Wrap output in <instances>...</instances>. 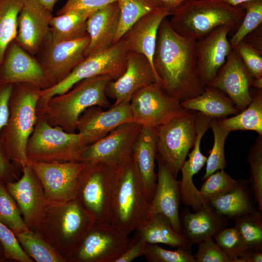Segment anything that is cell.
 <instances>
[{
	"label": "cell",
	"instance_id": "cell-1",
	"mask_svg": "<svg viewBox=\"0 0 262 262\" xmlns=\"http://www.w3.org/2000/svg\"><path fill=\"white\" fill-rule=\"evenodd\" d=\"M196 41L176 33L167 17L159 26L153 66L161 87L180 102L204 90L197 67Z\"/></svg>",
	"mask_w": 262,
	"mask_h": 262
},
{
	"label": "cell",
	"instance_id": "cell-2",
	"mask_svg": "<svg viewBox=\"0 0 262 262\" xmlns=\"http://www.w3.org/2000/svg\"><path fill=\"white\" fill-rule=\"evenodd\" d=\"M112 79L107 75L82 80L70 90L38 101L37 116H42L52 126H60L68 132L75 133L79 118L88 108L111 106L105 93L107 83Z\"/></svg>",
	"mask_w": 262,
	"mask_h": 262
},
{
	"label": "cell",
	"instance_id": "cell-3",
	"mask_svg": "<svg viewBox=\"0 0 262 262\" xmlns=\"http://www.w3.org/2000/svg\"><path fill=\"white\" fill-rule=\"evenodd\" d=\"M41 90L28 83L13 84L8 120L0 135L6 156L21 170L28 163L26 146L37 120Z\"/></svg>",
	"mask_w": 262,
	"mask_h": 262
},
{
	"label": "cell",
	"instance_id": "cell-4",
	"mask_svg": "<svg viewBox=\"0 0 262 262\" xmlns=\"http://www.w3.org/2000/svg\"><path fill=\"white\" fill-rule=\"evenodd\" d=\"M93 223L74 199L49 204L36 232L67 262Z\"/></svg>",
	"mask_w": 262,
	"mask_h": 262
},
{
	"label": "cell",
	"instance_id": "cell-5",
	"mask_svg": "<svg viewBox=\"0 0 262 262\" xmlns=\"http://www.w3.org/2000/svg\"><path fill=\"white\" fill-rule=\"evenodd\" d=\"M245 13L242 8L221 0H187L174 11L169 22L178 34L197 40L221 26L238 28Z\"/></svg>",
	"mask_w": 262,
	"mask_h": 262
},
{
	"label": "cell",
	"instance_id": "cell-6",
	"mask_svg": "<svg viewBox=\"0 0 262 262\" xmlns=\"http://www.w3.org/2000/svg\"><path fill=\"white\" fill-rule=\"evenodd\" d=\"M150 203L131 153L116 169L110 224L129 235L147 218Z\"/></svg>",
	"mask_w": 262,
	"mask_h": 262
},
{
	"label": "cell",
	"instance_id": "cell-7",
	"mask_svg": "<svg viewBox=\"0 0 262 262\" xmlns=\"http://www.w3.org/2000/svg\"><path fill=\"white\" fill-rule=\"evenodd\" d=\"M37 116L26 146L28 160L44 163L77 161L81 150L89 145L85 137L52 126L44 117Z\"/></svg>",
	"mask_w": 262,
	"mask_h": 262
},
{
	"label": "cell",
	"instance_id": "cell-8",
	"mask_svg": "<svg viewBox=\"0 0 262 262\" xmlns=\"http://www.w3.org/2000/svg\"><path fill=\"white\" fill-rule=\"evenodd\" d=\"M116 169L104 163L87 162L80 174L75 199L95 223H110Z\"/></svg>",
	"mask_w": 262,
	"mask_h": 262
},
{
	"label": "cell",
	"instance_id": "cell-9",
	"mask_svg": "<svg viewBox=\"0 0 262 262\" xmlns=\"http://www.w3.org/2000/svg\"><path fill=\"white\" fill-rule=\"evenodd\" d=\"M128 51L124 41L120 39L108 49L85 58L61 82L41 90L40 100L46 101L53 96L65 93L78 82L85 79L107 75L112 81L118 79L126 70Z\"/></svg>",
	"mask_w": 262,
	"mask_h": 262
},
{
	"label": "cell",
	"instance_id": "cell-10",
	"mask_svg": "<svg viewBox=\"0 0 262 262\" xmlns=\"http://www.w3.org/2000/svg\"><path fill=\"white\" fill-rule=\"evenodd\" d=\"M196 112L185 110L155 128L157 154L176 178L193 147L196 136Z\"/></svg>",
	"mask_w": 262,
	"mask_h": 262
},
{
	"label": "cell",
	"instance_id": "cell-11",
	"mask_svg": "<svg viewBox=\"0 0 262 262\" xmlns=\"http://www.w3.org/2000/svg\"><path fill=\"white\" fill-rule=\"evenodd\" d=\"M132 241L110 223L94 222L67 262H115Z\"/></svg>",
	"mask_w": 262,
	"mask_h": 262
},
{
	"label": "cell",
	"instance_id": "cell-12",
	"mask_svg": "<svg viewBox=\"0 0 262 262\" xmlns=\"http://www.w3.org/2000/svg\"><path fill=\"white\" fill-rule=\"evenodd\" d=\"M130 104L133 122L153 128L167 123L185 110L179 99L156 82L136 91Z\"/></svg>",
	"mask_w": 262,
	"mask_h": 262
},
{
	"label": "cell",
	"instance_id": "cell-13",
	"mask_svg": "<svg viewBox=\"0 0 262 262\" xmlns=\"http://www.w3.org/2000/svg\"><path fill=\"white\" fill-rule=\"evenodd\" d=\"M43 186L49 204L64 202L76 198L83 162L44 163L28 160Z\"/></svg>",
	"mask_w": 262,
	"mask_h": 262
},
{
	"label": "cell",
	"instance_id": "cell-14",
	"mask_svg": "<svg viewBox=\"0 0 262 262\" xmlns=\"http://www.w3.org/2000/svg\"><path fill=\"white\" fill-rule=\"evenodd\" d=\"M89 42L87 34L72 40L53 43L48 34L35 56L52 86L65 79L84 60Z\"/></svg>",
	"mask_w": 262,
	"mask_h": 262
},
{
	"label": "cell",
	"instance_id": "cell-15",
	"mask_svg": "<svg viewBox=\"0 0 262 262\" xmlns=\"http://www.w3.org/2000/svg\"><path fill=\"white\" fill-rule=\"evenodd\" d=\"M141 125L134 122L122 124L107 135L84 147L78 162H99L117 168L131 153Z\"/></svg>",
	"mask_w": 262,
	"mask_h": 262
},
{
	"label": "cell",
	"instance_id": "cell-16",
	"mask_svg": "<svg viewBox=\"0 0 262 262\" xmlns=\"http://www.w3.org/2000/svg\"><path fill=\"white\" fill-rule=\"evenodd\" d=\"M6 187L18 206L28 229L36 231L49 205L42 184L28 164L17 180L5 183Z\"/></svg>",
	"mask_w": 262,
	"mask_h": 262
},
{
	"label": "cell",
	"instance_id": "cell-17",
	"mask_svg": "<svg viewBox=\"0 0 262 262\" xmlns=\"http://www.w3.org/2000/svg\"><path fill=\"white\" fill-rule=\"evenodd\" d=\"M17 83L32 84L41 90L52 86L36 57L14 40L7 48L0 66V84Z\"/></svg>",
	"mask_w": 262,
	"mask_h": 262
},
{
	"label": "cell",
	"instance_id": "cell-18",
	"mask_svg": "<svg viewBox=\"0 0 262 262\" xmlns=\"http://www.w3.org/2000/svg\"><path fill=\"white\" fill-rule=\"evenodd\" d=\"M154 82L161 85L149 60L142 54L129 51L125 72L118 79L107 83L105 93L107 98L115 100L113 105H116L130 102L136 91Z\"/></svg>",
	"mask_w": 262,
	"mask_h": 262
},
{
	"label": "cell",
	"instance_id": "cell-19",
	"mask_svg": "<svg viewBox=\"0 0 262 262\" xmlns=\"http://www.w3.org/2000/svg\"><path fill=\"white\" fill-rule=\"evenodd\" d=\"M53 16L39 0H25L17 17L15 41L35 56L49 33Z\"/></svg>",
	"mask_w": 262,
	"mask_h": 262
},
{
	"label": "cell",
	"instance_id": "cell-20",
	"mask_svg": "<svg viewBox=\"0 0 262 262\" xmlns=\"http://www.w3.org/2000/svg\"><path fill=\"white\" fill-rule=\"evenodd\" d=\"M252 80L236 49H233L215 78L207 86L225 93L240 112L251 101L250 90Z\"/></svg>",
	"mask_w": 262,
	"mask_h": 262
},
{
	"label": "cell",
	"instance_id": "cell-21",
	"mask_svg": "<svg viewBox=\"0 0 262 262\" xmlns=\"http://www.w3.org/2000/svg\"><path fill=\"white\" fill-rule=\"evenodd\" d=\"M133 122L130 102L113 105L107 111L96 106L88 108L78 119L76 131L83 135L88 145L102 138L118 126Z\"/></svg>",
	"mask_w": 262,
	"mask_h": 262
},
{
	"label": "cell",
	"instance_id": "cell-22",
	"mask_svg": "<svg viewBox=\"0 0 262 262\" xmlns=\"http://www.w3.org/2000/svg\"><path fill=\"white\" fill-rule=\"evenodd\" d=\"M231 31L229 27L221 26L196 41L197 67L204 86L215 78L232 49L227 38Z\"/></svg>",
	"mask_w": 262,
	"mask_h": 262
},
{
	"label": "cell",
	"instance_id": "cell-23",
	"mask_svg": "<svg viewBox=\"0 0 262 262\" xmlns=\"http://www.w3.org/2000/svg\"><path fill=\"white\" fill-rule=\"evenodd\" d=\"M156 160V187L150 203L148 216L156 213L164 215L169 219L174 230L182 234L179 215L181 200L179 180L158 154Z\"/></svg>",
	"mask_w": 262,
	"mask_h": 262
},
{
	"label": "cell",
	"instance_id": "cell-24",
	"mask_svg": "<svg viewBox=\"0 0 262 262\" xmlns=\"http://www.w3.org/2000/svg\"><path fill=\"white\" fill-rule=\"evenodd\" d=\"M131 155L145 195L151 202L156 189L157 135L155 128L141 126L134 142Z\"/></svg>",
	"mask_w": 262,
	"mask_h": 262
},
{
	"label": "cell",
	"instance_id": "cell-25",
	"mask_svg": "<svg viewBox=\"0 0 262 262\" xmlns=\"http://www.w3.org/2000/svg\"><path fill=\"white\" fill-rule=\"evenodd\" d=\"M120 9L117 1L94 12L87 21L89 44L85 58L100 53L114 44L120 19Z\"/></svg>",
	"mask_w": 262,
	"mask_h": 262
},
{
	"label": "cell",
	"instance_id": "cell-26",
	"mask_svg": "<svg viewBox=\"0 0 262 262\" xmlns=\"http://www.w3.org/2000/svg\"><path fill=\"white\" fill-rule=\"evenodd\" d=\"M180 219L181 233L192 246L207 237H213L229 224L227 217L217 213L207 202L194 213L185 206Z\"/></svg>",
	"mask_w": 262,
	"mask_h": 262
},
{
	"label": "cell",
	"instance_id": "cell-27",
	"mask_svg": "<svg viewBox=\"0 0 262 262\" xmlns=\"http://www.w3.org/2000/svg\"><path fill=\"white\" fill-rule=\"evenodd\" d=\"M169 16L170 12L164 6L161 7L137 21L121 38L129 51L145 55L153 67L158 30L162 20Z\"/></svg>",
	"mask_w": 262,
	"mask_h": 262
},
{
	"label": "cell",
	"instance_id": "cell-28",
	"mask_svg": "<svg viewBox=\"0 0 262 262\" xmlns=\"http://www.w3.org/2000/svg\"><path fill=\"white\" fill-rule=\"evenodd\" d=\"M183 108L200 112L211 118H223L240 111L230 98L219 89L206 86L198 96L180 102Z\"/></svg>",
	"mask_w": 262,
	"mask_h": 262
},
{
	"label": "cell",
	"instance_id": "cell-29",
	"mask_svg": "<svg viewBox=\"0 0 262 262\" xmlns=\"http://www.w3.org/2000/svg\"><path fill=\"white\" fill-rule=\"evenodd\" d=\"M134 237L147 244H163L175 247H191L184 236L175 231L169 219L161 213L148 216L135 230Z\"/></svg>",
	"mask_w": 262,
	"mask_h": 262
},
{
	"label": "cell",
	"instance_id": "cell-30",
	"mask_svg": "<svg viewBox=\"0 0 262 262\" xmlns=\"http://www.w3.org/2000/svg\"><path fill=\"white\" fill-rule=\"evenodd\" d=\"M237 185L225 194L207 202L229 220L254 209L257 203L248 180L239 179Z\"/></svg>",
	"mask_w": 262,
	"mask_h": 262
},
{
	"label": "cell",
	"instance_id": "cell-31",
	"mask_svg": "<svg viewBox=\"0 0 262 262\" xmlns=\"http://www.w3.org/2000/svg\"><path fill=\"white\" fill-rule=\"evenodd\" d=\"M97 9H76L53 16L49 33L51 41L58 43L70 41L88 34L87 19Z\"/></svg>",
	"mask_w": 262,
	"mask_h": 262
},
{
	"label": "cell",
	"instance_id": "cell-32",
	"mask_svg": "<svg viewBox=\"0 0 262 262\" xmlns=\"http://www.w3.org/2000/svg\"><path fill=\"white\" fill-rule=\"evenodd\" d=\"M251 101L243 110L229 118L218 119L226 130L253 131L262 135V89H250Z\"/></svg>",
	"mask_w": 262,
	"mask_h": 262
},
{
	"label": "cell",
	"instance_id": "cell-33",
	"mask_svg": "<svg viewBox=\"0 0 262 262\" xmlns=\"http://www.w3.org/2000/svg\"><path fill=\"white\" fill-rule=\"evenodd\" d=\"M120 19L114 43L137 21L146 15L164 7L159 0H117Z\"/></svg>",
	"mask_w": 262,
	"mask_h": 262
},
{
	"label": "cell",
	"instance_id": "cell-34",
	"mask_svg": "<svg viewBox=\"0 0 262 262\" xmlns=\"http://www.w3.org/2000/svg\"><path fill=\"white\" fill-rule=\"evenodd\" d=\"M25 0H0V66L16 36L17 17Z\"/></svg>",
	"mask_w": 262,
	"mask_h": 262
},
{
	"label": "cell",
	"instance_id": "cell-35",
	"mask_svg": "<svg viewBox=\"0 0 262 262\" xmlns=\"http://www.w3.org/2000/svg\"><path fill=\"white\" fill-rule=\"evenodd\" d=\"M26 254L36 262H66L37 232L29 230L15 234Z\"/></svg>",
	"mask_w": 262,
	"mask_h": 262
},
{
	"label": "cell",
	"instance_id": "cell-36",
	"mask_svg": "<svg viewBox=\"0 0 262 262\" xmlns=\"http://www.w3.org/2000/svg\"><path fill=\"white\" fill-rule=\"evenodd\" d=\"M234 227L244 239L248 249L262 251V211L256 207L236 217Z\"/></svg>",
	"mask_w": 262,
	"mask_h": 262
},
{
	"label": "cell",
	"instance_id": "cell-37",
	"mask_svg": "<svg viewBox=\"0 0 262 262\" xmlns=\"http://www.w3.org/2000/svg\"><path fill=\"white\" fill-rule=\"evenodd\" d=\"M210 128L213 132L214 141L207 158L205 172L201 178L203 180L215 172L224 170L226 167L225 145L226 138L230 132L224 128L217 118L211 119Z\"/></svg>",
	"mask_w": 262,
	"mask_h": 262
},
{
	"label": "cell",
	"instance_id": "cell-38",
	"mask_svg": "<svg viewBox=\"0 0 262 262\" xmlns=\"http://www.w3.org/2000/svg\"><path fill=\"white\" fill-rule=\"evenodd\" d=\"M0 222L15 234L29 230L16 201L8 191L5 183L0 180Z\"/></svg>",
	"mask_w": 262,
	"mask_h": 262
},
{
	"label": "cell",
	"instance_id": "cell-39",
	"mask_svg": "<svg viewBox=\"0 0 262 262\" xmlns=\"http://www.w3.org/2000/svg\"><path fill=\"white\" fill-rule=\"evenodd\" d=\"M245 12L241 24L230 38L229 43L232 49L262 22V0H251L241 4Z\"/></svg>",
	"mask_w": 262,
	"mask_h": 262
},
{
	"label": "cell",
	"instance_id": "cell-40",
	"mask_svg": "<svg viewBox=\"0 0 262 262\" xmlns=\"http://www.w3.org/2000/svg\"><path fill=\"white\" fill-rule=\"evenodd\" d=\"M250 176L248 182L259 208L262 211V135L258 134L248 155Z\"/></svg>",
	"mask_w": 262,
	"mask_h": 262
},
{
	"label": "cell",
	"instance_id": "cell-41",
	"mask_svg": "<svg viewBox=\"0 0 262 262\" xmlns=\"http://www.w3.org/2000/svg\"><path fill=\"white\" fill-rule=\"evenodd\" d=\"M213 239L231 262H239V258L248 249L244 239L234 227L221 229Z\"/></svg>",
	"mask_w": 262,
	"mask_h": 262
},
{
	"label": "cell",
	"instance_id": "cell-42",
	"mask_svg": "<svg viewBox=\"0 0 262 262\" xmlns=\"http://www.w3.org/2000/svg\"><path fill=\"white\" fill-rule=\"evenodd\" d=\"M204 180L199 191L207 202L231 190L238 182V180L231 178L224 169L215 172Z\"/></svg>",
	"mask_w": 262,
	"mask_h": 262
},
{
	"label": "cell",
	"instance_id": "cell-43",
	"mask_svg": "<svg viewBox=\"0 0 262 262\" xmlns=\"http://www.w3.org/2000/svg\"><path fill=\"white\" fill-rule=\"evenodd\" d=\"M143 256L149 262H196L191 247H188L169 250L157 244H147Z\"/></svg>",
	"mask_w": 262,
	"mask_h": 262
},
{
	"label": "cell",
	"instance_id": "cell-44",
	"mask_svg": "<svg viewBox=\"0 0 262 262\" xmlns=\"http://www.w3.org/2000/svg\"><path fill=\"white\" fill-rule=\"evenodd\" d=\"M0 243L4 251L5 260L19 262H34L24 251L15 234L0 222Z\"/></svg>",
	"mask_w": 262,
	"mask_h": 262
},
{
	"label": "cell",
	"instance_id": "cell-45",
	"mask_svg": "<svg viewBox=\"0 0 262 262\" xmlns=\"http://www.w3.org/2000/svg\"><path fill=\"white\" fill-rule=\"evenodd\" d=\"M253 79L262 77V52L244 40L234 48Z\"/></svg>",
	"mask_w": 262,
	"mask_h": 262
},
{
	"label": "cell",
	"instance_id": "cell-46",
	"mask_svg": "<svg viewBox=\"0 0 262 262\" xmlns=\"http://www.w3.org/2000/svg\"><path fill=\"white\" fill-rule=\"evenodd\" d=\"M197 245V251L193 255L196 262H231L214 241L213 237H207Z\"/></svg>",
	"mask_w": 262,
	"mask_h": 262
},
{
	"label": "cell",
	"instance_id": "cell-47",
	"mask_svg": "<svg viewBox=\"0 0 262 262\" xmlns=\"http://www.w3.org/2000/svg\"><path fill=\"white\" fill-rule=\"evenodd\" d=\"M22 170L6 156L0 139V180L5 183L17 180Z\"/></svg>",
	"mask_w": 262,
	"mask_h": 262
},
{
	"label": "cell",
	"instance_id": "cell-48",
	"mask_svg": "<svg viewBox=\"0 0 262 262\" xmlns=\"http://www.w3.org/2000/svg\"><path fill=\"white\" fill-rule=\"evenodd\" d=\"M117 0H67L57 12L59 15L67 12L81 9H98Z\"/></svg>",
	"mask_w": 262,
	"mask_h": 262
},
{
	"label": "cell",
	"instance_id": "cell-49",
	"mask_svg": "<svg viewBox=\"0 0 262 262\" xmlns=\"http://www.w3.org/2000/svg\"><path fill=\"white\" fill-rule=\"evenodd\" d=\"M13 89L12 84H0V135L9 116V100Z\"/></svg>",
	"mask_w": 262,
	"mask_h": 262
},
{
	"label": "cell",
	"instance_id": "cell-50",
	"mask_svg": "<svg viewBox=\"0 0 262 262\" xmlns=\"http://www.w3.org/2000/svg\"><path fill=\"white\" fill-rule=\"evenodd\" d=\"M132 238L131 245L115 262H131L143 255L147 243L142 239L134 236Z\"/></svg>",
	"mask_w": 262,
	"mask_h": 262
},
{
	"label": "cell",
	"instance_id": "cell-51",
	"mask_svg": "<svg viewBox=\"0 0 262 262\" xmlns=\"http://www.w3.org/2000/svg\"><path fill=\"white\" fill-rule=\"evenodd\" d=\"M239 260V262H262V251L247 249Z\"/></svg>",
	"mask_w": 262,
	"mask_h": 262
},
{
	"label": "cell",
	"instance_id": "cell-52",
	"mask_svg": "<svg viewBox=\"0 0 262 262\" xmlns=\"http://www.w3.org/2000/svg\"><path fill=\"white\" fill-rule=\"evenodd\" d=\"M261 26H259L256 28V33H254V32L252 31L246 36L250 37V39L251 40V41L247 43H249L256 49L262 52V28L260 29Z\"/></svg>",
	"mask_w": 262,
	"mask_h": 262
},
{
	"label": "cell",
	"instance_id": "cell-53",
	"mask_svg": "<svg viewBox=\"0 0 262 262\" xmlns=\"http://www.w3.org/2000/svg\"><path fill=\"white\" fill-rule=\"evenodd\" d=\"M171 13L172 14L174 11L181 3L187 0H159Z\"/></svg>",
	"mask_w": 262,
	"mask_h": 262
},
{
	"label": "cell",
	"instance_id": "cell-54",
	"mask_svg": "<svg viewBox=\"0 0 262 262\" xmlns=\"http://www.w3.org/2000/svg\"><path fill=\"white\" fill-rule=\"evenodd\" d=\"M48 9L52 12L58 0H39Z\"/></svg>",
	"mask_w": 262,
	"mask_h": 262
},
{
	"label": "cell",
	"instance_id": "cell-55",
	"mask_svg": "<svg viewBox=\"0 0 262 262\" xmlns=\"http://www.w3.org/2000/svg\"><path fill=\"white\" fill-rule=\"evenodd\" d=\"M224 2L232 6H239L242 3L251 0H221Z\"/></svg>",
	"mask_w": 262,
	"mask_h": 262
},
{
	"label": "cell",
	"instance_id": "cell-56",
	"mask_svg": "<svg viewBox=\"0 0 262 262\" xmlns=\"http://www.w3.org/2000/svg\"><path fill=\"white\" fill-rule=\"evenodd\" d=\"M251 86L257 89H262V77L253 79Z\"/></svg>",
	"mask_w": 262,
	"mask_h": 262
},
{
	"label": "cell",
	"instance_id": "cell-57",
	"mask_svg": "<svg viewBox=\"0 0 262 262\" xmlns=\"http://www.w3.org/2000/svg\"><path fill=\"white\" fill-rule=\"evenodd\" d=\"M5 261L4 257V251L3 247L0 243V262H2Z\"/></svg>",
	"mask_w": 262,
	"mask_h": 262
}]
</instances>
